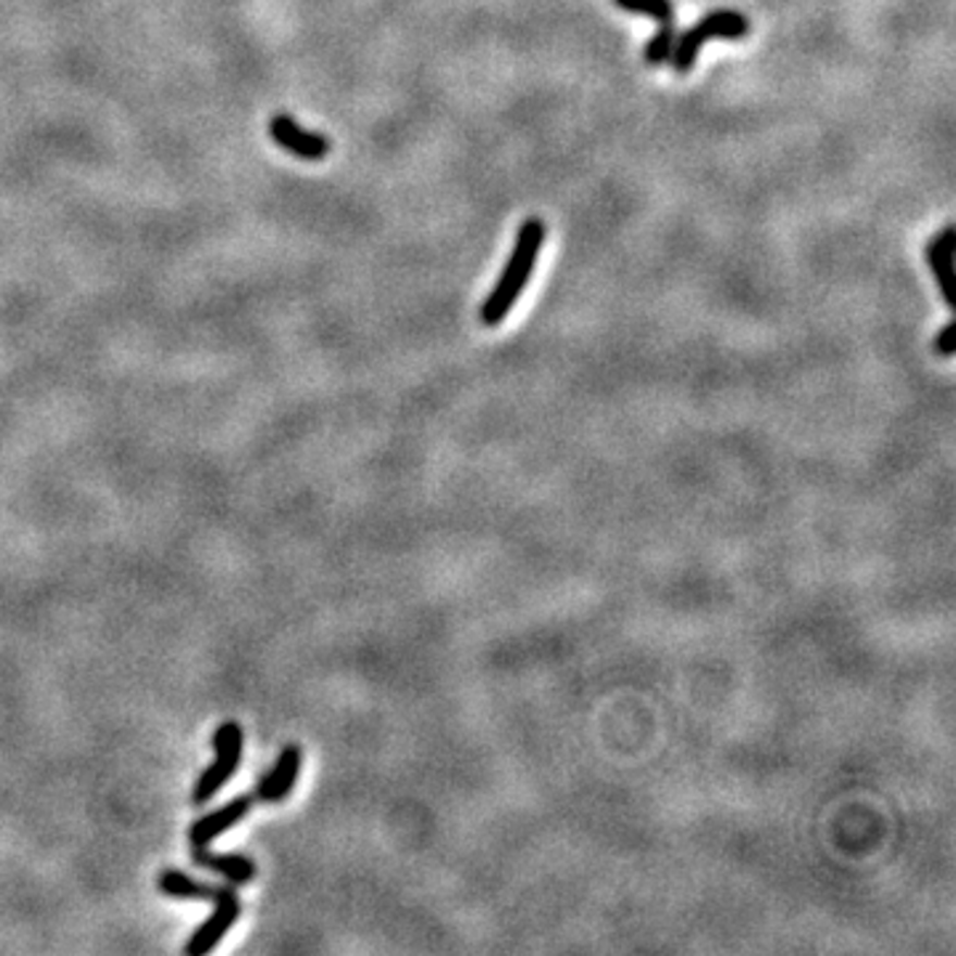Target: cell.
<instances>
[{"label":"cell","mask_w":956,"mask_h":956,"mask_svg":"<svg viewBox=\"0 0 956 956\" xmlns=\"http://www.w3.org/2000/svg\"><path fill=\"white\" fill-rule=\"evenodd\" d=\"M545 234L547 226L543 219H526L521 224L519 234H516V245L510 250L508 263H505L500 280L497 285L492 287V293L486 296L484 306H481V324L484 327H497L508 319L513 306L519 303L521 293H524L529 276L534 274V266H537V258L539 250L545 245Z\"/></svg>","instance_id":"1"},{"label":"cell","mask_w":956,"mask_h":956,"mask_svg":"<svg viewBox=\"0 0 956 956\" xmlns=\"http://www.w3.org/2000/svg\"><path fill=\"white\" fill-rule=\"evenodd\" d=\"M752 29L749 20L744 14L733 9H718V11H709L707 16H702L694 27H688L685 33H681L675 38V46H672V72L675 75H688L694 70L696 59H699V51L705 48L707 40L712 38H723V40H742L747 38Z\"/></svg>","instance_id":"2"},{"label":"cell","mask_w":956,"mask_h":956,"mask_svg":"<svg viewBox=\"0 0 956 956\" xmlns=\"http://www.w3.org/2000/svg\"><path fill=\"white\" fill-rule=\"evenodd\" d=\"M213 749L215 757L213 762L202 771L197 779L195 790H191V803L206 805L219 795L226 786V781L237 773L239 762H243V749H245V731L237 720H226L221 723L213 733Z\"/></svg>","instance_id":"3"},{"label":"cell","mask_w":956,"mask_h":956,"mask_svg":"<svg viewBox=\"0 0 956 956\" xmlns=\"http://www.w3.org/2000/svg\"><path fill=\"white\" fill-rule=\"evenodd\" d=\"M617 9L630 11V14H643L651 16L657 22V33L648 38L646 48H643V59H646L648 67H661V64L670 62L672 46L678 38V24H675V5L672 0H611Z\"/></svg>","instance_id":"4"},{"label":"cell","mask_w":956,"mask_h":956,"mask_svg":"<svg viewBox=\"0 0 956 956\" xmlns=\"http://www.w3.org/2000/svg\"><path fill=\"white\" fill-rule=\"evenodd\" d=\"M213 914L200 924V928L191 933L189 941H186L184 954L186 956H206L219 946L221 941L228 935V930L239 922V914H243V904H239V895L237 887L228 890L226 895H221L219 901H213Z\"/></svg>","instance_id":"5"},{"label":"cell","mask_w":956,"mask_h":956,"mask_svg":"<svg viewBox=\"0 0 956 956\" xmlns=\"http://www.w3.org/2000/svg\"><path fill=\"white\" fill-rule=\"evenodd\" d=\"M269 136H272L276 147H282L298 160L316 162L330 154V138L314 134V131H306L290 114H274L272 123H269Z\"/></svg>","instance_id":"6"},{"label":"cell","mask_w":956,"mask_h":956,"mask_svg":"<svg viewBox=\"0 0 956 956\" xmlns=\"http://www.w3.org/2000/svg\"><path fill=\"white\" fill-rule=\"evenodd\" d=\"M300 768H303V749L298 744H285L276 755L272 771L261 775L252 795H256L258 803H285L296 790Z\"/></svg>","instance_id":"7"},{"label":"cell","mask_w":956,"mask_h":956,"mask_svg":"<svg viewBox=\"0 0 956 956\" xmlns=\"http://www.w3.org/2000/svg\"><path fill=\"white\" fill-rule=\"evenodd\" d=\"M256 795H239L228 799L226 805H221L213 814H206L202 819H197L189 827V843L191 847H208L213 840H219L221 834H226L228 829L237 827L239 821L248 819V814L256 808Z\"/></svg>","instance_id":"8"},{"label":"cell","mask_w":956,"mask_h":956,"mask_svg":"<svg viewBox=\"0 0 956 956\" xmlns=\"http://www.w3.org/2000/svg\"><path fill=\"white\" fill-rule=\"evenodd\" d=\"M191 861L213 871V874L224 877L226 885L234 887L250 885L258 877L256 861H250L248 856H234V853H213L208 847H191Z\"/></svg>","instance_id":"9"},{"label":"cell","mask_w":956,"mask_h":956,"mask_svg":"<svg viewBox=\"0 0 956 956\" xmlns=\"http://www.w3.org/2000/svg\"><path fill=\"white\" fill-rule=\"evenodd\" d=\"M954 256H956V228L946 226L941 234H935V237L930 239L928 266H930V272L935 274L938 287H941L943 298H946V303L952 306V309L956 306Z\"/></svg>","instance_id":"10"},{"label":"cell","mask_w":956,"mask_h":956,"mask_svg":"<svg viewBox=\"0 0 956 956\" xmlns=\"http://www.w3.org/2000/svg\"><path fill=\"white\" fill-rule=\"evenodd\" d=\"M158 887L162 895L176 901H219L221 895H226L234 885H206V882L195 880L182 869H162L158 877Z\"/></svg>","instance_id":"11"},{"label":"cell","mask_w":956,"mask_h":956,"mask_svg":"<svg viewBox=\"0 0 956 956\" xmlns=\"http://www.w3.org/2000/svg\"><path fill=\"white\" fill-rule=\"evenodd\" d=\"M933 351L938 353V357H943V359H952V357H954V351H956V340H954V322H946V324H943V330H941V333H938V335H935Z\"/></svg>","instance_id":"12"}]
</instances>
